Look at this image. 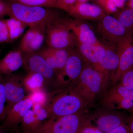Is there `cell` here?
<instances>
[{
	"label": "cell",
	"instance_id": "1",
	"mask_svg": "<svg viewBox=\"0 0 133 133\" xmlns=\"http://www.w3.org/2000/svg\"><path fill=\"white\" fill-rule=\"evenodd\" d=\"M48 92L45 108L49 118L56 119L81 112L88 105L72 87L57 88Z\"/></svg>",
	"mask_w": 133,
	"mask_h": 133
},
{
	"label": "cell",
	"instance_id": "2",
	"mask_svg": "<svg viewBox=\"0 0 133 133\" xmlns=\"http://www.w3.org/2000/svg\"><path fill=\"white\" fill-rule=\"evenodd\" d=\"M111 79L110 75L99 71L85 63L78 81L72 88L89 105L109 88Z\"/></svg>",
	"mask_w": 133,
	"mask_h": 133
},
{
	"label": "cell",
	"instance_id": "3",
	"mask_svg": "<svg viewBox=\"0 0 133 133\" xmlns=\"http://www.w3.org/2000/svg\"><path fill=\"white\" fill-rule=\"evenodd\" d=\"M8 5V15L29 27L47 24L52 20L60 17L56 8L30 6L9 2Z\"/></svg>",
	"mask_w": 133,
	"mask_h": 133
},
{
	"label": "cell",
	"instance_id": "4",
	"mask_svg": "<svg viewBox=\"0 0 133 133\" xmlns=\"http://www.w3.org/2000/svg\"><path fill=\"white\" fill-rule=\"evenodd\" d=\"M84 111L62 116L49 118L35 133H79L87 122Z\"/></svg>",
	"mask_w": 133,
	"mask_h": 133
},
{
	"label": "cell",
	"instance_id": "5",
	"mask_svg": "<svg viewBox=\"0 0 133 133\" xmlns=\"http://www.w3.org/2000/svg\"><path fill=\"white\" fill-rule=\"evenodd\" d=\"M45 42L47 47L54 49H72L77 44L76 39L61 17L47 24Z\"/></svg>",
	"mask_w": 133,
	"mask_h": 133
},
{
	"label": "cell",
	"instance_id": "6",
	"mask_svg": "<svg viewBox=\"0 0 133 133\" xmlns=\"http://www.w3.org/2000/svg\"><path fill=\"white\" fill-rule=\"evenodd\" d=\"M96 28L105 43L116 46L133 35L113 16L107 14L98 20Z\"/></svg>",
	"mask_w": 133,
	"mask_h": 133
},
{
	"label": "cell",
	"instance_id": "7",
	"mask_svg": "<svg viewBox=\"0 0 133 133\" xmlns=\"http://www.w3.org/2000/svg\"><path fill=\"white\" fill-rule=\"evenodd\" d=\"M111 86L101 95V104L102 107L133 112V90L119 83Z\"/></svg>",
	"mask_w": 133,
	"mask_h": 133
},
{
	"label": "cell",
	"instance_id": "8",
	"mask_svg": "<svg viewBox=\"0 0 133 133\" xmlns=\"http://www.w3.org/2000/svg\"><path fill=\"white\" fill-rule=\"evenodd\" d=\"M85 63L77 49H73L64 68L57 74L56 89L74 87L78 81Z\"/></svg>",
	"mask_w": 133,
	"mask_h": 133
},
{
	"label": "cell",
	"instance_id": "9",
	"mask_svg": "<svg viewBox=\"0 0 133 133\" xmlns=\"http://www.w3.org/2000/svg\"><path fill=\"white\" fill-rule=\"evenodd\" d=\"M23 66L27 71L38 73L45 78V90L48 88V90L52 91L56 88L57 73L38 51L23 53Z\"/></svg>",
	"mask_w": 133,
	"mask_h": 133
},
{
	"label": "cell",
	"instance_id": "10",
	"mask_svg": "<svg viewBox=\"0 0 133 133\" xmlns=\"http://www.w3.org/2000/svg\"><path fill=\"white\" fill-rule=\"evenodd\" d=\"M103 107L90 116L88 121L103 133H107L120 125L126 124L127 119L117 110Z\"/></svg>",
	"mask_w": 133,
	"mask_h": 133
},
{
	"label": "cell",
	"instance_id": "11",
	"mask_svg": "<svg viewBox=\"0 0 133 133\" xmlns=\"http://www.w3.org/2000/svg\"><path fill=\"white\" fill-rule=\"evenodd\" d=\"M6 99V111L8 113L11 108L26 97L22 77L16 74L2 75Z\"/></svg>",
	"mask_w": 133,
	"mask_h": 133
},
{
	"label": "cell",
	"instance_id": "12",
	"mask_svg": "<svg viewBox=\"0 0 133 133\" xmlns=\"http://www.w3.org/2000/svg\"><path fill=\"white\" fill-rule=\"evenodd\" d=\"M77 43L90 44L102 43L97 37L90 24L85 20L69 17H62Z\"/></svg>",
	"mask_w": 133,
	"mask_h": 133
},
{
	"label": "cell",
	"instance_id": "13",
	"mask_svg": "<svg viewBox=\"0 0 133 133\" xmlns=\"http://www.w3.org/2000/svg\"><path fill=\"white\" fill-rule=\"evenodd\" d=\"M47 24L29 27L21 39L19 49L23 54L36 52L41 49L45 41Z\"/></svg>",
	"mask_w": 133,
	"mask_h": 133
},
{
	"label": "cell",
	"instance_id": "14",
	"mask_svg": "<svg viewBox=\"0 0 133 133\" xmlns=\"http://www.w3.org/2000/svg\"><path fill=\"white\" fill-rule=\"evenodd\" d=\"M119 55L118 66L112 77L111 85L118 83L126 72L133 68V35L117 46Z\"/></svg>",
	"mask_w": 133,
	"mask_h": 133
},
{
	"label": "cell",
	"instance_id": "15",
	"mask_svg": "<svg viewBox=\"0 0 133 133\" xmlns=\"http://www.w3.org/2000/svg\"><path fill=\"white\" fill-rule=\"evenodd\" d=\"M33 105V102L28 96L14 105L7 114L0 126V129L7 131L15 129L21 123L25 115Z\"/></svg>",
	"mask_w": 133,
	"mask_h": 133
},
{
	"label": "cell",
	"instance_id": "16",
	"mask_svg": "<svg viewBox=\"0 0 133 133\" xmlns=\"http://www.w3.org/2000/svg\"><path fill=\"white\" fill-rule=\"evenodd\" d=\"M66 12L72 18L85 21H98L106 14L99 6L87 2L75 3Z\"/></svg>",
	"mask_w": 133,
	"mask_h": 133
},
{
	"label": "cell",
	"instance_id": "17",
	"mask_svg": "<svg viewBox=\"0 0 133 133\" xmlns=\"http://www.w3.org/2000/svg\"><path fill=\"white\" fill-rule=\"evenodd\" d=\"M73 49H57L46 47L38 52L48 64L58 74L64 68L70 54Z\"/></svg>",
	"mask_w": 133,
	"mask_h": 133
},
{
	"label": "cell",
	"instance_id": "18",
	"mask_svg": "<svg viewBox=\"0 0 133 133\" xmlns=\"http://www.w3.org/2000/svg\"><path fill=\"white\" fill-rule=\"evenodd\" d=\"M49 117L45 108L30 109L21 123L22 133H35Z\"/></svg>",
	"mask_w": 133,
	"mask_h": 133
},
{
	"label": "cell",
	"instance_id": "19",
	"mask_svg": "<svg viewBox=\"0 0 133 133\" xmlns=\"http://www.w3.org/2000/svg\"><path fill=\"white\" fill-rule=\"evenodd\" d=\"M104 44V55L98 63L92 66L99 71L110 75L112 78L118 66V51L116 45L106 43Z\"/></svg>",
	"mask_w": 133,
	"mask_h": 133
},
{
	"label": "cell",
	"instance_id": "20",
	"mask_svg": "<svg viewBox=\"0 0 133 133\" xmlns=\"http://www.w3.org/2000/svg\"><path fill=\"white\" fill-rule=\"evenodd\" d=\"M76 47L85 62L92 65L98 63L105 52V46L102 43L90 44L77 42Z\"/></svg>",
	"mask_w": 133,
	"mask_h": 133
},
{
	"label": "cell",
	"instance_id": "21",
	"mask_svg": "<svg viewBox=\"0 0 133 133\" xmlns=\"http://www.w3.org/2000/svg\"><path fill=\"white\" fill-rule=\"evenodd\" d=\"M23 53L20 50L11 51L0 59V74H13L23 66Z\"/></svg>",
	"mask_w": 133,
	"mask_h": 133
},
{
	"label": "cell",
	"instance_id": "22",
	"mask_svg": "<svg viewBox=\"0 0 133 133\" xmlns=\"http://www.w3.org/2000/svg\"><path fill=\"white\" fill-rule=\"evenodd\" d=\"M22 81L26 92L29 94L41 90H45V78L38 73L28 71L27 74L23 77Z\"/></svg>",
	"mask_w": 133,
	"mask_h": 133
},
{
	"label": "cell",
	"instance_id": "23",
	"mask_svg": "<svg viewBox=\"0 0 133 133\" xmlns=\"http://www.w3.org/2000/svg\"><path fill=\"white\" fill-rule=\"evenodd\" d=\"M4 20L7 27L10 42L20 37L23 34L26 26H28L13 17Z\"/></svg>",
	"mask_w": 133,
	"mask_h": 133
},
{
	"label": "cell",
	"instance_id": "24",
	"mask_svg": "<svg viewBox=\"0 0 133 133\" xmlns=\"http://www.w3.org/2000/svg\"><path fill=\"white\" fill-rule=\"evenodd\" d=\"M113 16L130 33L133 34V9L129 8L118 11Z\"/></svg>",
	"mask_w": 133,
	"mask_h": 133
},
{
	"label": "cell",
	"instance_id": "25",
	"mask_svg": "<svg viewBox=\"0 0 133 133\" xmlns=\"http://www.w3.org/2000/svg\"><path fill=\"white\" fill-rule=\"evenodd\" d=\"M9 2L16 3L30 6L58 8L56 0H8Z\"/></svg>",
	"mask_w": 133,
	"mask_h": 133
},
{
	"label": "cell",
	"instance_id": "26",
	"mask_svg": "<svg viewBox=\"0 0 133 133\" xmlns=\"http://www.w3.org/2000/svg\"><path fill=\"white\" fill-rule=\"evenodd\" d=\"M28 96L33 102V105L39 104L45 108L48 99V92L45 90L34 92Z\"/></svg>",
	"mask_w": 133,
	"mask_h": 133
},
{
	"label": "cell",
	"instance_id": "27",
	"mask_svg": "<svg viewBox=\"0 0 133 133\" xmlns=\"http://www.w3.org/2000/svg\"><path fill=\"white\" fill-rule=\"evenodd\" d=\"M6 96L3 83L2 75L0 74V121H3L6 116Z\"/></svg>",
	"mask_w": 133,
	"mask_h": 133
},
{
	"label": "cell",
	"instance_id": "28",
	"mask_svg": "<svg viewBox=\"0 0 133 133\" xmlns=\"http://www.w3.org/2000/svg\"><path fill=\"white\" fill-rule=\"evenodd\" d=\"M98 4L107 14H115L118 12L117 8L112 0H97Z\"/></svg>",
	"mask_w": 133,
	"mask_h": 133
},
{
	"label": "cell",
	"instance_id": "29",
	"mask_svg": "<svg viewBox=\"0 0 133 133\" xmlns=\"http://www.w3.org/2000/svg\"><path fill=\"white\" fill-rule=\"evenodd\" d=\"M118 83L126 88L133 90V68L122 75Z\"/></svg>",
	"mask_w": 133,
	"mask_h": 133
},
{
	"label": "cell",
	"instance_id": "30",
	"mask_svg": "<svg viewBox=\"0 0 133 133\" xmlns=\"http://www.w3.org/2000/svg\"><path fill=\"white\" fill-rule=\"evenodd\" d=\"M10 42L6 24L3 19H0V43Z\"/></svg>",
	"mask_w": 133,
	"mask_h": 133
},
{
	"label": "cell",
	"instance_id": "31",
	"mask_svg": "<svg viewBox=\"0 0 133 133\" xmlns=\"http://www.w3.org/2000/svg\"><path fill=\"white\" fill-rule=\"evenodd\" d=\"M76 0H56L58 8L66 12L70 8L74 5Z\"/></svg>",
	"mask_w": 133,
	"mask_h": 133
},
{
	"label": "cell",
	"instance_id": "32",
	"mask_svg": "<svg viewBox=\"0 0 133 133\" xmlns=\"http://www.w3.org/2000/svg\"><path fill=\"white\" fill-rule=\"evenodd\" d=\"M79 133H103L94 127L89 122L87 119L86 124L82 128Z\"/></svg>",
	"mask_w": 133,
	"mask_h": 133
},
{
	"label": "cell",
	"instance_id": "33",
	"mask_svg": "<svg viewBox=\"0 0 133 133\" xmlns=\"http://www.w3.org/2000/svg\"><path fill=\"white\" fill-rule=\"evenodd\" d=\"M107 133H130L128 127L126 124L118 126Z\"/></svg>",
	"mask_w": 133,
	"mask_h": 133
},
{
	"label": "cell",
	"instance_id": "34",
	"mask_svg": "<svg viewBox=\"0 0 133 133\" xmlns=\"http://www.w3.org/2000/svg\"><path fill=\"white\" fill-rule=\"evenodd\" d=\"M8 2L0 0V17L8 15Z\"/></svg>",
	"mask_w": 133,
	"mask_h": 133
},
{
	"label": "cell",
	"instance_id": "35",
	"mask_svg": "<svg viewBox=\"0 0 133 133\" xmlns=\"http://www.w3.org/2000/svg\"><path fill=\"white\" fill-rule=\"evenodd\" d=\"M126 125L128 127L130 133H133V115L127 118Z\"/></svg>",
	"mask_w": 133,
	"mask_h": 133
},
{
	"label": "cell",
	"instance_id": "36",
	"mask_svg": "<svg viewBox=\"0 0 133 133\" xmlns=\"http://www.w3.org/2000/svg\"><path fill=\"white\" fill-rule=\"evenodd\" d=\"M118 9L124 7L125 3L124 0H112Z\"/></svg>",
	"mask_w": 133,
	"mask_h": 133
},
{
	"label": "cell",
	"instance_id": "37",
	"mask_svg": "<svg viewBox=\"0 0 133 133\" xmlns=\"http://www.w3.org/2000/svg\"><path fill=\"white\" fill-rule=\"evenodd\" d=\"M129 7L133 9V0H130L128 2Z\"/></svg>",
	"mask_w": 133,
	"mask_h": 133
},
{
	"label": "cell",
	"instance_id": "38",
	"mask_svg": "<svg viewBox=\"0 0 133 133\" xmlns=\"http://www.w3.org/2000/svg\"><path fill=\"white\" fill-rule=\"evenodd\" d=\"M90 0H76L75 3H81L87 2Z\"/></svg>",
	"mask_w": 133,
	"mask_h": 133
},
{
	"label": "cell",
	"instance_id": "39",
	"mask_svg": "<svg viewBox=\"0 0 133 133\" xmlns=\"http://www.w3.org/2000/svg\"><path fill=\"white\" fill-rule=\"evenodd\" d=\"M1 130V129H0ZM0 133H5V131H3V130H1L0 131Z\"/></svg>",
	"mask_w": 133,
	"mask_h": 133
},
{
	"label": "cell",
	"instance_id": "40",
	"mask_svg": "<svg viewBox=\"0 0 133 133\" xmlns=\"http://www.w3.org/2000/svg\"><path fill=\"white\" fill-rule=\"evenodd\" d=\"M129 1H130V0H124V1H125V3L127 2H128Z\"/></svg>",
	"mask_w": 133,
	"mask_h": 133
}]
</instances>
